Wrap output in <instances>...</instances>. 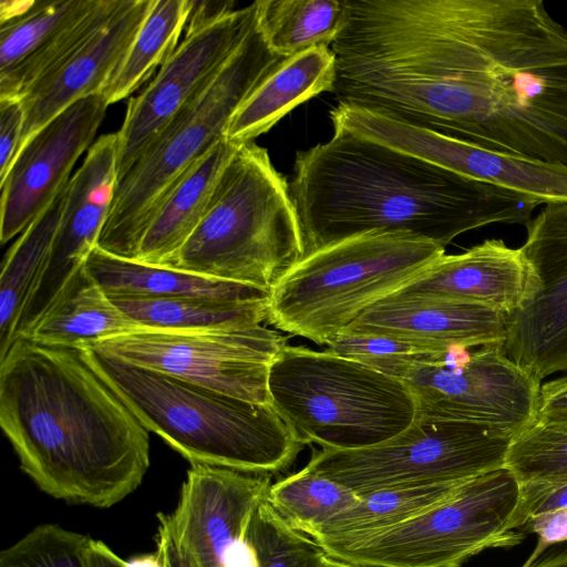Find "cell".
Segmentation results:
<instances>
[{
	"instance_id": "obj_1",
	"label": "cell",
	"mask_w": 567,
	"mask_h": 567,
	"mask_svg": "<svg viewBox=\"0 0 567 567\" xmlns=\"http://www.w3.org/2000/svg\"><path fill=\"white\" fill-rule=\"evenodd\" d=\"M0 425L48 495L109 508L143 482L148 431L78 348L17 338L0 359Z\"/></svg>"
},
{
	"instance_id": "obj_2",
	"label": "cell",
	"mask_w": 567,
	"mask_h": 567,
	"mask_svg": "<svg viewBox=\"0 0 567 567\" xmlns=\"http://www.w3.org/2000/svg\"><path fill=\"white\" fill-rule=\"evenodd\" d=\"M288 189L302 257L371 231L409 233L445 248L487 225L526 227L543 204L342 132L296 154Z\"/></svg>"
},
{
	"instance_id": "obj_3",
	"label": "cell",
	"mask_w": 567,
	"mask_h": 567,
	"mask_svg": "<svg viewBox=\"0 0 567 567\" xmlns=\"http://www.w3.org/2000/svg\"><path fill=\"white\" fill-rule=\"evenodd\" d=\"M142 425L190 464L256 474L287 468L305 445L269 404L251 403L78 347Z\"/></svg>"
},
{
	"instance_id": "obj_4",
	"label": "cell",
	"mask_w": 567,
	"mask_h": 567,
	"mask_svg": "<svg viewBox=\"0 0 567 567\" xmlns=\"http://www.w3.org/2000/svg\"><path fill=\"white\" fill-rule=\"evenodd\" d=\"M302 256L288 182L252 141L236 148L202 221L164 266L270 291Z\"/></svg>"
},
{
	"instance_id": "obj_5",
	"label": "cell",
	"mask_w": 567,
	"mask_h": 567,
	"mask_svg": "<svg viewBox=\"0 0 567 567\" xmlns=\"http://www.w3.org/2000/svg\"><path fill=\"white\" fill-rule=\"evenodd\" d=\"M282 59L268 48L256 21L214 79L117 181L97 241L100 249L137 260L142 238L159 205L188 171L226 137L237 109Z\"/></svg>"
},
{
	"instance_id": "obj_6",
	"label": "cell",
	"mask_w": 567,
	"mask_h": 567,
	"mask_svg": "<svg viewBox=\"0 0 567 567\" xmlns=\"http://www.w3.org/2000/svg\"><path fill=\"white\" fill-rule=\"evenodd\" d=\"M445 254L409 233L371 231L302 257L270 290L267 321L328 344L367 308L400 290Z\"/></svg>"
},
{
	"instance_id": "obj_7",
	"label": "cell",
	"mask_w": 567,
	"mask_h": 567,
	"mask_svg": "<svg viewBox=\"0 0 567 567\" xmlns=\"http://www.w3.org/2000/svg\"><path fill=\"white\" fill-rule=\"evenodd\" d=\"M268 386L271 405L299 440L327 450L383 443L417 414L404 381L330 350L286 344Z\"/></svg>"
},
{
	"instance_id": "obj_8",
	"label": "cell",
	"mask_w": 567,
	"mask_h": 567,
	"mask_svg": "<svg viewBox=\"0 0 567 567\" xmlns=\"http://www.w3.org/2000/svg\"><path fill=\"white\" fill-rule=\"evenodd\" d=\"M518 499V482L504 466L465 482L447 499L400 525L322 549L347 564L460 567L485 549L513 547L525 538L511 527Z\"/></svg>"
},
{
	"instance_id": "obj_9",
	"label": "cell",
	"mask_w": 567,
	"mask_h": 567,
	"mask_svg": "<svg viewBox=\"0 0 567 567\" xmlns=\"http://www.w3.org/2000/svg\"><path fill=\"white\" fill-rule=\"evenodd\" d=\"M511 441L482 426L416 416L383 443L355 450L321 449L303 468L360 496L385 488L472 480L504 467Z\"/></svg>"
},
{
	"instance_id": "obj_10",
	"label": "cell",
	"mask_w": 567,
	"mask_h": 567,
	"mask_svg": "<svg viewBox=\"0 0 567 567\" xmlns=\"http://www.w3.org/2000/svg\"><path fill=\"white\" fill-rule=\"evenodd\" d=\"M402 381L423 419L473 424L509 439L536 422L542 384L502 344L424 354Z\"/></svg>"
},
{
	"instance_id": "obj_11",
	"label": "cell",
	"mask_w": 567,
	"mask_h": 567,
	"mask_svg": "<svg viewBox=\"0 0 567 567\" xmlns=\"http://www.w3.org/2000/svg\"><path fill=\"white\" fill-rule=\"evenodd\" d=\"M87 346L130 364L269 404V372L286 338L261 324L199 331L140 329Z\"/></svg>"
},
{
	"instance_id": "obj_12",
	"label": "cell",
	"mask_w": 567,
	"mask_h": 567,
	"mask_svg": "<svg viewBox=\"0 0 567 567\" xmlns=\"http://www.w3.org/2000/svg\"><path fill=\"white\" fill-rule=\"evenodd\" d=\"M257 1L197 27L186 35L157 74L131 97L117 133V181L175 115L219 72L256 25Z\"/></svg>"
},
{
	"instance_id": "obj_13",
	"label": "cell",
	"mask_w": 567,
	"mask_h": 567,
	"mask_svg": "<svg viewBox=\"0 0 567 567\" xmlns=\"http://www.w3.org/2000/svg\"><path fill=\"white\" fill-rule=\"evenodd\" d=\"M270 485L267 474L193 463L176 507L157 516L190 567H258L246 530Z\"/></svg>"
},
{
	"instance_id": "obj_14",
	"label": "cell",
	"mask_w": 567,
	"mask_h": 567,
	"mask_svg": "<svg viewBox=\"0 0 567 567\" xmlns=\"http://www.w3.org/2000/svg\"><path fill=\"white\" fill-rule=\"evenodd\" d=\"M520 247L536 293L507 318L506 355L539 382L567 371V202L545 204Z\"/></svg>"
},
{
	"instance_id": "obj_15",
	"label": "cell",
	"mask_w": 567,
	"mask_h": 567,
	"mask_svg": "<svg viewBox=\"0 0 567 567\" xmlns=\"http://www.w3.org/2000/svg\"><path fill=\"white\" fill-rule=\"evenodd\" d=\"M342 132L464 176L540 200L567 202V166L492 151L360 107H346Z\"/></svg>"
},
{
	"instance_id": "obj_16",
	"label": "cell",
	"mask_w": 567,
	"mask_h": 567,
	"mask_svg": "<svg viewBox=\"0 0 567 567\" xmlns=\"http://www.w3.org/2000/svg\"><path fill=\"white\" fill-rule=\"evenodd\" d=\"M124 0L1 1L0 99H19L60 66Z\"/></svg>"
},
{
	"instance_id": "obj_17",
	"label": "cell",
	"mask_w": 567,
	"mask_h": 567,
	"mask_svg": "<svg viewBox=\"0 0 567 567\" xmlns=\"http://www.w3.org/2000/svg\"><path fill=\"white\" fill-rule=\"evenodd\" d=\"M107 106L102 93L85 96L50 120L18 151L0 181L2 244L22 234L70 181Z\"/></svg>"
},
{
	"instance_id": "obj_18",
	"label": "cell",
	"mask_w": 567,
	"mask_h": 567,
	"mask_svg": "<svg viewBox=\"0 0 567 567\" xmlns=\"http://www.w3.org/2000/svg\"><path fill=\"white\" fill-rule=\"evenodd\" d=\"M117 183V133L101 135L69 182L60 225L44 269L20 318L16 339L38 321L97 241Z\"/></svg>"
},
{
	"instance_id": "obj_19",
	"label": "cell",
	"mask_w": 567,
	"mask_h": 567,
	"mask_svg": "<svg viewBox=\"0 0 567 567\" xmlns=\"http://www.w3.org/2000/svg\"><path fill=\"white\" fill-rule=\"evenodd\" d=\"M507 318L478 302L393 292L367 308L342 331L385 337L441 352L503 346Z\"/></svg>"
},
{
	"instance_id": "obj_20",
	"label": "cell",
	"mask_w": 567,
	"mask_h": 567,
	"mask_svg": "<svg viewBox=\"0 0 567 567\" xmlns=\"http://www.w3.org/2000/svg\"><path fill=\"white\" fill-rule=\"evenodd\" d=\"M152 3L153 0H124L103 28L22 96L24 122L18 151L68 106L103 91L124 59Z\"/></svg>"
},
{
	"instance_id": "obj_21",
	"label": "cell",
	"mask_w": 567,
	"mask_h": 567,
	"mask_svg": "<svg viewBox=\"0 0 567 567\" xmlns=\"http://www.w3.org/2000/svg\"><path fill=\"white\" fill-rule=\"evenodd\" d=\"M536 290V275L520 247L512 248L502 239H486L461 254L442 255L395 292L478 302L509 317Z\"/></svg>"
},
{
	"instance_id": "obj_22",
	"label": "cell",
	"mask_w": 567,
	"mask_h": 567,
	"mask_svg": "<svg viewBox=\"0 0 567 567\" xmlns=\"http://www.w3.org/2000/svg\"><path fill=\"white\" fill-rule=\"evenodd\" d=\"M334 79L336 56L328 47L282 59L237 109L226 138L236 145L252 142L297 105L331 92Z\"/></svg>"
},
{
	"instance_id": "obj_23",
	"label": "cell",
	"mask_w": 567,
	"mask_h": 567,
	"mask_svg": "<svg viewBox=\"0 0 567 567\" xmlns=\"http://www.w3.org/2000/svg\"><path fill=\"white\" fill-rule=\"evenodd\" d=\"M84 268L111 299L206 297L247 300L270 296V291L254 286L117 257L97 246L87 256Z\"/></svg>"
},
{
	"instance_id": "obj_24",
	"label": "cell",
	"mask_w": 567,
	"mask_h": 567,
	"mask_svg": "<svg viewBox=\"0 0 567 567\" xmlns=\"http://www.w3.org/2000/svg\"><path fill=\"white\" fill-rule=\"evenodd\" d=\"M140 329L83 266L22 338L44 346L78 348Z\"/></svg>"
},
{
	"instance_id": "obj_25",
	"label": "cell",
	"mask_w": 567,
	"mask_h": 567,
	"mask_svg": "<svg viewBox=\"0 0 567 567\" xmlns=\"http://www.w3.org/2000/svg\"><path fill=\"white\" fill-rule=\"evenodd\" d=\"M238 146L225 137L171 190L144 233L137 260L164 266L179 251L205 216L220 174Z\"/></svg>"
},
{
	"instance_id": "obj_26",
	"label": "cell",
	"mask_w": 567,
	"mask_h": 567,
	"mask_svg": "<svg viewBox=\"0 0 567 567\" xmlns=\"http://www.w3.org/2000/svg\"><path fill=\"white\" fill-rule=\"evenodd\" d=\"M465 482L393 487L360 495L353 506L332 517L309 537L321 548L355 543L447 499Z\"/></svg>"
},
{
	"instance_id": "obj_27",
	"label": "cell",
	"mask_w": 567,
	"mask_h": 567,
	"mask_svg": "<svg viewBox=\"0 0 567 567\" xmlns=\"http://www.w3.org/2000/svg\"><path fill=\"white\" fill-rule=\"evenodd\" d=\"M69 182L20 235L3 260L0 276V359L16 339L22 312L49 258Z\"/></svg>"
},
{
	"instance_id": "obj_28",
	"label": "cell",
	"mask_w": 567,
	"mask_h": 567,
	"mask_svg": "<svg viewBox=\"0 0 567 567\" xmlns=\"http://www.w3.org/2000/svg\"><path fill=\"white\" fill-rule=\"evenodd\" d=\"M143 329L229 330L267 321L269 297L235 300L206 297L112 299Z\"/></svg>"
},
{
	"instance_id": "obj_29",
	"label": "cell",
	"mask_w": 567,
	"mask_h": 567,
	"mask_svg": "<svg viewBox=\"0 0 567 567\" xmlns=\"http://www.w3.org/2000/svg\"><path fill=\"white\" fill-rule=\"evenodd\" d=\"M346 18V0L257 1V29L268 48L282 58L331 47Z\"/></svg>"
},
{
	"instance_id": "obj_30",
	"label": "cell",
	"mask_w": 567,
	"mask_h": 567,
	"mask_svg": "<svg viewBox=\"0 0 567 567\" xmlns=\"http://www.w3.org/2000/svg\"><path fill=\"white\" fill-rule=\"evenodd\" d=\"M192 7V0H153L124 59L101 92L109 105L131 95L173 54Z\"/></svg>"
},
{
	"instance_id": "obj_31",
	"label": "cell",
	"mask_w": 567,
	"mask_h": 567,
	"mask_svg": "<svg viewBox=\"0 0 567 567\" xmlns=\"http://www.w3.org/2000/svg\"><path fill=\"white\" fill-rule=\"evenodd\" d=\"M359 497L348 487L306 468L271 484L267 493L275 512L307 536L353 506Z\"/></svg>"
},
{
	"instance_id": "obj_32",
	"label": "cell",
	"mask_w": 567,
	"mask_h": 567,
	"mask_svg": "<svg viewBox=\"0 0 567 567\" xmlns=\"http://www.w3.org/2000/svg\"><path fill=\"white\" fill-rule=\"evenodd\" d=\"M258 567H319L326 557L312 538L290 527L267 497L256 506L246 530Z\"/></svg>"
},
{
	"instance_id": "obj_33",
	"label": "cell",
	"mask_w": 567,
	"mask_h": 567,
	"mask_svg": "<svg viewBox=\"0 0 567 567\" xmlns=\"http://www.w3.org/2000/svg\"><path fill=\"white\" fill-rule=\"evenodd\" d=\"M504 466L518 484L567 482V426L535 422L512 439Z\"/></svg>"
},
{
	"instance_id": "obj_34",
	"label": "cell",
	"mask_w": 567,
	"mask_h": 567,
	"mask_svg": "<svg viewBox=\"0 0 567 567\" xmlns=\"http://www.w3.org/2000/svg\"><path fill=\"white\" fill-rule=\"evenodd\" d=\"M90 536L40 524L0 553V567H89Z\"/></svg>"
},
{
	"instance_id": "obj_35",
	"label": "cell",
	"mask_w": 567,
	"mask_h": 567,
	"mask_svg": "<svg viewBox=\"0 0 567 567\" xmlns=\"http://www.w3.org/2000/svg\"><path fill=\"white\" fill-rule=\"evenodd\" d=\"M329 350L402 380L417 358L437 351L385 337L342 331L327 344ZM442 352V351H441Z\"/></svg>"
},
{
	"instance_id": "obj_36",
	"label": "cell",
	"mask_w": 567,
	"mask_h": 567,
	"mask_svg": "<svg viewBox=\"0 0 567 567\" xmlns=\"http://www.w3.org/2000/svg\"><path fill=\"white\" fill-rule=\"evenodd\" d=\"M519 485V499L511 520L515 530L530 518L567 507V482L556 484L526 483Z\"/></svg>"
},
{
	"instance_id": "obj_37",
	"label": "cell",
	"mask_w": 567,
	"mask_h": 567,
	"mask_svg": "<svg viewBox=\"0 0 567 567\" xmlns=\"http://www.w3.org/2000/svg\"><path fill=\"white\" fill-rule=\"evenodd\" d=\"M24 122L19 99H0V181L8 173L17 154Z\"/></svg>"
},
{
	"instance_id": "obj_38",
	"label": "cell",
	"mask_w": 567,
	"mask_h": 567,
	"mask_svg": "<svg viewBox=\"0 0 567 567\" xmlns=\"http://www.w3.org/2000/svg\"><path fill=\"white\" fill-rule=\"evenodd\" d=\"M536 422L567 426V374L542 383Z\"/></svg>"
},
{
	"instance_id": "obj_39",
	"label": "cell",
	"mask_w": 567,
	"mask_h": 567,
	"mask_svg": "<svg viewBox=\"0 0 567 567\" xmlns=\"http://www.w3.org/2000/svg\"><path fill=\"white\" fill-rule=\"evenodd\" d=\"M519 532L537 535L535 555L549 546L567 542V507L528 519Z\"/></svg>"
},
{
	"instance_id": "obj_40",
	"label": "cell",
	"mask_w": 567,
	"mask_h": 567,
	"mask_svg": "<svg viewBox=\"0 0 567 567\" xmlns=\"http://www.w3.org/2000/svg\"><path fill=\"white\" fill-rule=\"evenodd\" d=\"M86 558L89 567H159L157 558L152 555L134 563H128L120 557L104 542L90 537Z\"/></svg>"
},
{
	"instance_id": "obj_41",
	"label": "cell",
	"mask_w": 567,
	"mask_h": 567,
	"mask_svg": "<svg viewBox=\"0 0 567 567\" xmlns=\"http://www.w3.org/2000/svg\"><path fill=\"white\" fill-rule=\"evenodd\" d=\"M155 556L159 567H190L186 556L175 542L165 522L157 516Z\"/></svg>"
},
{
	"instance_id": "obj_42",
	"label": "cell",
	"mask_w": 567,
	"mask_h": 567,
	"mask_svg": "<svg viewBox=\"0 0 567 567\" xmlns=\"http://www.w3.org/2000/svg\"><path fill=\"white\" fill-rule=\"evenodd\" d=\"M522 567H567V542L549 546L529 558Z\"/></svg>"
},
{
	"instance_id": "obj_43",
	"label": "cell",
	"mask_w": 567,
	"mask_h": 567,
	"mask_svg": "<svg viewBox=\"0 0 567 567\" xmlns=\"http://www.w3.org/2000/svg\"><path fill=\"white\" fill-rule=\"evenodd\" d=\"M319 567H349L348 564L326 555Z\"/></svg>"
},
{
	"instance_id": "obj_44",
	"label": "cell",
	"mask_w": 567,
	"mask_h": 567,
	"mask_svg": "<svg viewBox=\"0 0 567 567\" xmlns=\"http://www.w3.org/2000/svg\"><path fill=\"white\" fill-rule=\"evenodd\" d=\"M348 566L349 567H398V566L381 565V564H348Z\"/></svg>"
}]
</instances>
